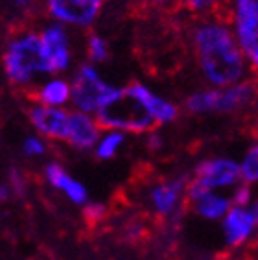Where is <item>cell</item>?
<instances>
[{
    "label": "cell",
    "instance_id": "cell-1",
    "mask_svg": "<svg viewBox=\"0 0 258 260\" xmlns=\"http://www.w3.org/2000/svg\"><path fill=\"white\" fill-rule=\"evenodd\" d=\"M190 46L199 76L207 87H229L249 78L243 57L227 19L221 15L198 19L190 28Z\"/></svg>",
    "mask_w": 258,
    "mask_h": 260
},
{
    "label": "cell",
    "instance_id": "cell-2",
    "mask_svg": "<svg viewBox=\"0 0 258 260\" xmlns=\"http://www.w3.org/2000/svg\"><path fill=\"white\" fill-rule=\"evenodd\" d=\"M6 78L19 89L34 87L50 74V63L39 31H20L8 43L2 55Z\"/></svg>",
    "mask_w": 258,
    "mask_h": 260
},
{
    "label": "cell",
    "instance_id": "cell-3",
    "mask_svg": "<svg viewBox=\"0 0 258 260\" xmlns=\"http://www.w3.org/2000/svg\"><path fill=\"white\" fill-rule=\"evenodd\" d=\"M256 98V87L243 80L229 87H205L192 90L184 98V109L190 115H233L247 109Z\"/></svg>",
    "mask_w": 258,
    "mask_h": 260
},
{
    "label": "cell",
    "instance_id": "cell-4",
    "mask_svg": "<svg viewBox=\"0 0 258 260\" xmlns=\"http://www.w3.org/2000/svg\"><path fill=\"white\" fill-rule=\"evenodd\" d=\"M94 116L102 129H116L125 135H146L157 127L153 118L133 98L125 94L124 87H120L118 94L104 107H100Z\"/></svg>",
    "mask_w": 258,
    "mask_h": 260
},
{
    "label": "cell",
    "instance_id": "cell-5",
    "mask_svg": "<svg viewBox=\"0 0 258 260\" xmlns=\"http://www.w3.org/2000/svg\"><path fill=\"white\" fill-rule=\"evenodd\" d=\"M120 87L113 85L100 74V70L92 63H83L76 69L70 80V105L74 111L96 115V111L105 105Z\"/></svg>",
    "mask_w": 258,
    "mask_h": 260
},
{
    "label": "cell",
    "instance_id": "cell-6",
    "mask_svg": "<svg viewBox=\"0 0 258 260\" xmlns=\"http://www.w3.org/2000/svg\"><path fill=\"white\" fill-rule=\"evenodd\" d=\"M229 26L249 67L258 65V0H227Z\"/></svg>",
    "mask_w": 258,
    "mask_h": 260
},
{
    "label": "cell",
    "instance_id": "cell-7",
    "mask_svg": "<svg viewBox=\"0 0 258 260\" xmlns=\"http://www.w3.org/2000/svg\"><path fill=\"white\" fill-rule=\"evenodd\" d=\"M45 4L54 22L74 30H87L98 20L105 0H45Z\"/></svg>",
    "mask_w": 258,
    "mask_h": 260
},
{
    "label": "cell",
    "instance_id": "cell-8",
    "mask_svg": "<svg viewBox=\"0 0 258 260\" xmlns=\"http://www.w3.org/2000/svg\"><path fill=\"white\" fill-rule=\"evenodd\" d=\"M258 227V205L253 201L249 207H234L227 210L221 218V231L227 247H242L251 242L256 235Z\"/></svg>",
    "mask_w": 258,
    "mask_h": 260
},
{
    "label": "cell",
    "instance_id": "cell-9",
    "mask_svg": "<svg viewBox=\"0 0 258 260\" xmlns=\"http://www.w3.org/2000/svg\"><path fill=\"white\" fill-rule=\"evenodd\" d=\"M41 41L45 45L50 63V74H64L72 69L74 52H72V37L69 28L59 22H50L39 31Z\"/></svg>",
    "mask_w": 258,
    "mask_h": 260
},
{
    "label": "cell",
    "instance_id": "cell-10",
    "mask_svg": "<svg viewBox=\"0 0 258 260\" xmlns=\"http://www.w3.org/2000/svg\"><path fill=\"white\" fill-rule=\"evenodd\" d=\"M186 203L192 207V210L199 218L207 221H221V218L231 209L229 194L207 188L196 177H188V183H186Z\"/></svg>",
    "mask_w": 258,
    "mask_h": 260
},
{
    "label": "cell",
    "instance_id": "cell-11",
    "mask_svg": "<svg viewBox=\"0 0 258 260\" xmlns=\"http://www.w3.org/2000/svg\"><path fill=\"white\" fill-rule=\"evenodd\" d=\"M186 183L188 177H170L155 183L148 192L149 207L164 220L175 218L186 203Z\"/></svg>",
    "mask_w": 258,
    "mask_h": 260
},
{
    "label": "cell",
    "instance_id": "cell-12",
    "mask_svg": "<svg viewBox=\"0 0 258 260\" xmlns=\"http://www.w3.org/2000/svg\"><path fill=\"white\" fill-rule=\"evenodd\" d=\"M207 188L212 190H233L240 183L238 160L233 157H210L199 160L194 175Z\"/></svg>",
    "mask_w": 258,
    "mask_h": 260
},
{
    "label": "cell",
    "instance_id": "cell-13",
    "mask_svg": "<svg viewBox=\"0 0 258 260\" xmlns=\"http://www.w3.org/2000/svg\"><path fill=\"white\" fill-rule=\"evenodd\" d=\"M125 94L129 98H133L142 109L153 118L155 125H164L172 124L177 120L179 116V107L172 100L160 96L159 92H155L151 87H148L142 81H131L129 85L124 87Z\"/></svg>",
    "mask_w": 258,
    "mask_h": 260
},
{
    "label": "cell",
    "instance_id": "cell-14",
    "mask_svg": "<svg viewBox=\"0 0 258 260\" xmlns=\"http://www.w3.org/2000/svg\"><path fill=\"white\" fill-rule=\"evenodd\" d=\"M69 113L70 111L67 107H46V105L34 104L28 111V116L39 137L63 142L67 124H69Z\"/></svg>",
    "mask_w": 258,
    "mask_h": 260
},
{
    "label": "cell",
    "instance_id": "cell-15",
    "mask_svg": "<svg viewBox=\"0 0 258 260\" xmlns=\"http://www.w3.org/2000/svg\"><path fill=\"white\" fill-rule=\"evenodd\" d=\"M100 133H102V127L94 115L81 113V111H70L63 142H67L70 148L78 151H92Z\"/></svg>",
    "mask_w": 258,
    "mask_h": 260
},
{
    "label": "cell",
    "instance_id": "cell-16",
    "mask_svg": "<svg viewBox=\"0 0 258 260\" xmlns=\"http://www.w3.org/2000/svg\"><path fill=\"white\" fill-rule=\"evenodd\" d=\"M45 179L55 190L64 194V198L78 207H83L89 201V190L81 181L74 179L59 162H48L45 166Z\"/></svg>",
    "mask_w": 258,
    "mask_h": 260
},
{
    "label": "cell",
    "instance_id": "cell-17",
    "mask_svg": "<svg viewBox=\"0 0 258 260\" xmlns=\"http://www.w3.org/2000/svg\"><path fill=\"white\" fill-rule=\"evenodd\" d=\"M35 104L46 107H67L70 104V80L63 74L46 76L34 90Z\"/></svg>",
    "mask_w": 258,
    "mask_h": 260
},
{
    "label": "cell",
    "instance_id": "cell-18",
    "mask_svg": "<svg viewBox=\"0 0 258 260\" xmlns=\"http://www.w3.org/2000/svg\"><path fill=\"white\" fill-rule=\"evenodd\" d=\"M125 139H127V135H125V133H122V131L102 129L98 140H96L94 148H92L96 159H100V160L114 159V157L118 155V151L124 148Z\"/></svg>",
    "mask_w": 258,
    "mask_h": 260
},
{
    "label": "cell",
    "instance_id": "cell-19",
    "mask_svg": "<svg viewBox=\"0 0 258 260\" xmlns=\"http://www.w3.org/2000/svg\"><path fill=\"white\" fill-rule=\"evenodd\" d=\"M177 2L184 11L196 15L198 19L221 15L227 4V0H177Z\"/></svg>",
    "mask_w": 258,
    "mask_h": 260
},
{
    "label": "cell",
    "instance_id": "cell-20",
    "mask_svg": "<svg viewBox=\"0 0 258 260\" xmlns=\"http://www.w3.org/2000/svg\"><path fill=\"white\" fill-rule=\"evenodd\" d=\"M85 50H87V57H89V63L92 65H100V63H105L109 59L111 50H109V43L105 37H102L100 34L90 31L87 35V41H85Z\"/></svg>",
    "mask_w": 258,
    "mask_h": 260
},
{
    "label": "cell",
    "instance_id": "cell-21",
    "mask_svg": "<svg viewBox=\"0 0 258 260\" xmlns=\"http://www.w3.org/2000/svg\"><path fill=\"white\" fill-rule=\"evenodd\" d=\"M240 170V183L253 186L258 181V146L253 144L245 153L242 160H238Z\"/></svg>",
    "mask_w": 258,
    "mask_h": 260
},
{
    "label": "cell",
    "instance_id": "cell-22",
    "mask_svg": "<svg viewBox=\"0 0 258 260\" xmlns=\"http://www.w3.org/2000/svg\"><path fill=\"white\" fill-rule=\"evenodd\" d=\"M48 151V144H46V139L39 135H30L22 140V153L30 159H41V157L46 155Z\"/></svg>",
    "mask_w": 258,
    "mask_h": 260
},
{
    "label": "cell",
    "instance_id": "cell-23",
    "mask_svg": "<svg viewBox=\"0 0 258 260\" xmlns=\"http://www.w3.org/2000/svg\"><path fill=\"white\" fill-rule=\"evenodd\" d=\"M229 198H231V205H234V207H249L254 201L253 186L245 185V183H238V185L233 188V192L229 194Z\"/></svg>",
    "mask_w": 258,
    "mask_h": 260
},
{
    "label": "cell",
    "instance_id": "cell-24",
    "mask_svg": "<svg viewBox=\"0 0 258 260\" xmlns=\"http://www.w3.org/2000/svg\"><path fill=\"white\" fill-rule=\"evenodd\" d=\"M83 216L85 220L92 221V223H96V221H102L107 216V207H105V203H102V201H87L83 205Z\"/></svg>",
    "mask_w": 258,
    "mask_h": 260
},
{
    "label": "cell",
    "instance_id": "cell-25",
    "mask_svg": "<svg viewBox=\"0 0 258 260\" xmlns=\"http://www.w3.org/2000/svg\"><path fill=\"white\" fill-rule=\"evenodd\" d=\"M6 185L10 186L11 194L15 196H22L26 192V179L24 175H22V172L17 170V168H13V170H10V175H8V183Z\"/></svg>",
    "mask_w": 258,
    "mask_h": 260
},
{
    "label": "cell",
    "instance_id": "cell-26",
    "mask_svg": "<svg viewBox=\"0 0 258 260\" xmlns=\"http://www.w3.org/2000/svg\"><path fill=\"white\" fill-rule=\"evenodd\" d=\"M146 146H148L149 151H159L163 150L164 146V135L160 133L157 127H153L151 131L146 133Z\"/></svg>",
    "mask_w": 258,
    "mask_h": 260
},
{
    "label": "cell",
    "instance_id": "cell-27",
    "mask_svg": "<svg viewBox=\"0 0 258 260\" xmlns=\"http://www.w3.org/2000/svg\"><path fill=\"white\" fill-rule=\"evenodd\" d=\"M135 4L148 6V8H168V6L175 4L177 0H131Z\"/></svg>",
    "mask_w": 258,
    "mask_h": 260
},
{
    "label": "cell",
    "instance_id": "cell-28",
    "mask_svg": "<svg viewBox=\"0 0 258 260\" xmlns=\"http://www.w3.org/2000/svg\"><path fill=\"white\" fill-rule=\"evenodd\" d=\"M10 196H11L10 186L4 185V183H0V203H4L6 200H10Z\"/></svg>",
    "mask_w": 258,
    "mask_h": 260
},
{
    "label": "cell",
    "instance_id": "cell-29",
    "mask_svg": "<svg viewBox=\"0 0 258 260\" xmlns=\"http://www.w3.org/2000/svg\"><path fill=\"white\" fill-rule=\"evenodd\" d=\"M13 2V6L15 8H19V10H26V8H30L31 0H11Z\"/></svg>",
    "mask_w": 258,
    "mask_h": 260
}]
</instances>
